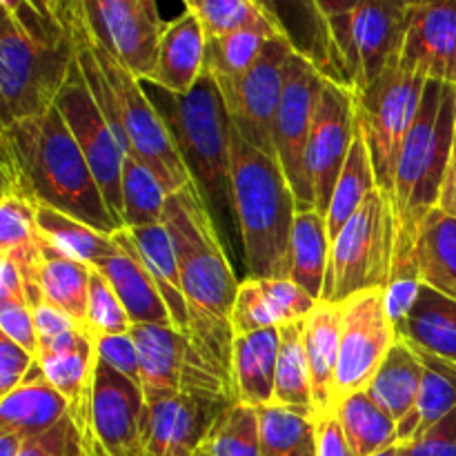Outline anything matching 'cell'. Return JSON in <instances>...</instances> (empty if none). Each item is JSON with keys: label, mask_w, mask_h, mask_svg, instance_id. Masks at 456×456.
Instances as JSON below:
<instances>
[{"label": "cell", "mask_w": 456, "mask_h": 456, "mask_svg": "<svg viewBox=\"0 0 456 456\" xmlns=\"http://www.w3.org/2000/svg\"><path fill=\"white\" fill-rule=\"evenodd\" d=\"M172 136L191 183L203 196L218 230L234 223L232 194V120L216 80L203 71L187 94H172L145 83Z\"/></svg>", "instance_id": "6"}, {"label": "cell", "mask_w": 456, "mask_h": 456, "mask_svg": "<svg viewBox=\"0 0 456 456\" xmlns=\"http://www.w3.org/2000/svg\"><path fill=\"white\" fill-rule=\"evenodd\" d=\"M80 12L92 34L129 67L136 78L147 80L159 56L163 18L138 0H80Z\"/></svg>", "instance_id": "17"}, {"label": "cell", "mask_w": 456, "mask_h": 456, "mask_svg": "<svg viewBox=\"0 0 456 456\" xmlns=\"http://www.w3.org/2000/svg\"><path fill=\"white\" fill-rule=\"evenodd\" d=\"M232 194L248 276L289 279L297 199L276 156L249 145L234 125Z\"/></svg>", "instance_id": "5"}, {"label": "cell", "mask_w": 456, "mask_h": 456, "mask_svg": "<svg viewBox=\"0 0 456 456\" xmlns=\"http://www.w3.org/2000/svg\"><path fill=\"white\" fill-rule=\"evenodd\" d=\"M191 3V0H185V7H187V4H190Z\"/></svg>", "instance_id": "62"}, {"label": "cell", "mask_w": 456, "mask_h": 456, "mask_svg": "<svg viewBox=\"0 0 456 456\" xmlns=\"http://www.w3.org/2000/svg\"><path fill=\"white\" fill-rule=\"evenodd\" d=\"M76 62L74 40L38 43L3 13L0 25V127L34 118L56 105Z\"/></svg>", "instance_id": "8"}, {"label": "cell", "mask_w": 456, "mask_h": 456, "mask_svg": "<svg viewBox=\"0 0 456 456\" xmlns=\"http://www.w3.org/2000/svg\"><path fill=\"white\" fill-rule=\"evenodd\" d=\"M421 379L423 365L419 352L399 338L370 381V386L365 387V392L396 421L399 441L417 412Z\"/></svg>", "instance_id": "30"}, {"label": "cell", "mask_w": 456, "mask_h": 456, "mask_svg": "<svg viewBox=\"0 0 456 456\" xmlns=\"http://www.w3.org/2000/svg\"><path fill=\"white\" fill-rule=\"evenodd\" d=\"M356 132V94L350 87L325 78L316 98L307 142V176H310L314 205L328 214L334 187L350 154Z\"/></svg>", "instance_id": "16"}, {"label": "cell", "mask_w": 456, "mask_h": 456, "mask_svg": "<svg viewBox=\"0 0 456 456\" xmlns=\"http://www.w3.org/2000/svg\"><path fill=\"white\" fill-rule=\"evenodd\" d=\"M294 53L297 52L283 36H274L267 40L258 61L243 78L218 87L236 132L249 145L270 156H274V120Z\"/></svg>", "instance_id": "15"}, {"label": "cell", "mask_w": 456, "mask_h": 456, "mask_svg": "<svg viewBox=\"0 0 456 456\" xmlns=\"http://www.w3.org/2000/svg\"><path fill=\"white\" fill-rule=\"evenodd\" d=\"M92 267L53 252L43 240V263L38 272L43 303L65 312L87 334V305Z\"/></svg>", "instance_id": "33"}, {"label": "cell", "mask_w": 456, "mask_h": 456, "mask_svg": "<svg viewBox=\"0 0 456 456\" xmlns=\"http://www.w3.org/2000/svg\"><path fill=\"white\" fill-rule=\"evenodd\" d=\"M374 190H379V183L377 176H374L372 159H370L363 134H361L359 125H356L350 154H347L346 165H343L341 169V176H338L337 187H334L332 200H330L328 214H325L330 245L337 240V236L341 234L343 227L350 223V218L359 212L361 205L365 203V199H368Z\"/></svg>", "instance_id": "36"}, {"label": "cell", "mask_w": 456, "mask_h": 456, "mask_svg": "<svg viewBox=\"0 0 456 456\" xmlns=\"http://www.w3.org/2000/svg\"><path fill=\"white\" fill-rule=\"evenodd\" d=\"M314 423L316 456H354L337 412L319 414V417H314Z\"/></svg>", "instance_id": "50"}, {"label": "cell", "mask_w": 456, "mask_h": 456, "mask_svg": "<svg viewBox=\"0 0 456 456\" xmlns=\"http://www.w3.org/2000/svg\"><path fill=\"white\" fill-rule=\"evenodd\" d=\"M279 346V328L234 337L230 354V390L234 403L256 410L272 405Z\"/></svg>", "instance_id": "25"}, {"label": "cell", "mask_w": 456, "mask_h": 456, "mask_svg": "<svg viewBox=\"0 0 456 456\" xmlns=\"http://www.w3.org/2000/svg\"><path fill=\"white\" fill-rule=\"evenodd\" d=\"M36 356L0 334V399L16 390L34 368Z\"/></svg>", "instance_id": "49"}, {"label": "cell", "mask_w": 456, "mask_h": 456, "mask_svg": "<svg viewBox=\"0 0 456 456\" xmlns=\"http://www.w3.org/2000/svg\"><path fill=\"white\" fill-rule=\"evenodd\" d=\"M254 4L279 31V36L292 45L298 56L310 61L325 78L347 87L330 20L316 0H254Z\"/></svg>", "instance_id": "21"}, {"label": "cell", "mask_w": 456, "mask_h": 456, "mask_svg": "<svg viewBox=\"0 0 456 456\" xmlns=\"http://www.w3.org/2000/svg\"><path fill=\"white\" fill-rule=\"evenodd\" d=\"M27 439L13 432H0V456H18Z\"/></svg>", "instance_id": "55"}, {"label": "cell", "mask_w": 456, "mask_h": 456, "mask_svg": "<svg viewBox=\"0 0 456 456\" xmlns=\"http://www.w3.org/2000/svg\"><path fill=\"white\" fill-rule=\"evenodd\" d=\"M205 45L208 36L199 16L191 9H185L181 16L165 25L154 71L145 83L172 94L191 92L205 71Z\"/></svg>", "instance_id": "24"}, {"label": "cell", "mask_w": 456, "mask_h": 456, "mask_svg": "<svg viewBox=\"0 0 456 456\" xmlns=\"http://www.w3.org/2000/svg\"><path fill=\"white\" fill-rule=\"evenodd\" d=\"M80 435H83V450H80V456H110L107 450L101 445V441L96 439L92 428H89L87 432H80Z\"/></svg>", "instance_id": "56"}, {"label": "cell", "mask_w": 456, "mask_h": 456, "mask_svg": "<svg viewBox=\"0 0 456 456\" xmlns=\"http://www.w3.org/2000/svg\"><path fill=\"white\" fill-rule=\"evenodd\" d=\"M337 414L354 456H377L399 445L396 421L365 390L338 401Z\"/></svg>", "instance_id": "37"}, {"label": "cell", "mask_w": 456, "mask_h": 456, "mask_svg": "<svg viewBox=\"0 0 456 456\" xmlns=\"http://www.w3.org/2000/svg\"><path fill=\"white\" fill-rule=\"evenodd\" d=\"M436 209H441V212L450 214V216H456V136H454L452 156H450L448 172H445L444 190H441L439 208H436Z\"/></svg>", "instance_id": "53"}, {"label": "cell", "mask_w": 456, "mask_h": 456, "mask_svg": "<svg viewBox=\"0 0 456 456\" xmlns=\"http://www.w3.org/2000/svg\"><path fill=\"white\" fill-rule=\"evenodd\" d=\"M419 359L423 365V379L417 412L399 444H412L417 436L426 435L456 410V363L428 352H419Z\"/></svg>", "instance_id": "39"}, {"label": "cell", "mask_w": 456, "mask_h": 456, "mask_svg": "<svg viewBox=\"0 0 456 456\" xmlns=\"http://www.w3.org/2000/svg\"><path fill=\"white\" fill-rule=\"evenodd\" d=\"M129 234H132L138 256L145 263V267L159 285L160 294H163L165 305L172 314L174 328L190 334V312H187V301L185 294H183L181 267H178L176 249L169 239L167 227L163 223H156V225L129 230Z\"/></svg>", "instance_id": "31"}, {"label": "cell", "mask_w": 456, "mask_h": 456, "mask_svg": "<svg viewBox=\"0 0 456 456\" xmlns=\"http://www.w3.org/2000/svg\"><path fill=\"white\" fill-rule=\"evenodd\" d=\"M65 7H67V16H69L71 20V18L80 12V0H65Z\"/></svg>", "instance_id": "57"}, {"label": "cell", "mask_w": 456, "mask_h": 456, "mask_svg": "<svg viewBox=\"0 0 456 456\" xmlns=\"http://www.w3.org/2000/svg\"><path fill=\"white\" fill-rule=\"evenodd\" d=\"M232 403L230 396L181 395L147 405V452L150 456H196Z\"/></svg>", "instance_id": "19"}, {"label": "cell", "mask_w": 456, "mask_h": 456, "mask_svg": "<svg viewBox=\"0 0 456 456\" xmlns=\"http://www.w3.org/2000/svg\"><path fill=\"white\" fill-rule=\"evenodd\" d=\"M319 301L303 292L289 279H248L240 281L232 307V332L234 337L258 332L267 328L303 321Z\"/></svg>", "instance_id": "22"}, {"label": "cell", "mask_w": 456, "mask_h": 456, "mask_svg": "<svg viewBox=\"0 0 456 456\" xmlns=\"http://www.w3.org/2000/svg\"><path fill=\"white\" fill-rule=\"evenodd\" d=\"M203 448L212 456H263L258 410L232 403Z\"/></svg>", "instance_id": "43"}, {"label": "cell", "mask_w": 456, "mask_h": 456, "mask_svg": "<svg viewBox=\"0 0 456 456\" xmlns=\"http://www.w3.org/2000/svg\"><path fill=\"white\" fill-rule=\"evenodd\" d=\"M396 261V218L386 191L374 190L330 248L321 301L338 305L368 289H387Z\"/></svg>", "instance_id": "7"}, {"label": "cell", "mask_w": 456, "mask_h": 456, "mask_svg": "<svg viewBox=\"0 0 456 456\" xmlns=\"http://www.w3.org/2000/svg\"><path fill=\"white\" fill-rule=\"evenodd\" d=\"M323 80L325 76L310 61L294 53L289 58L283 98L274 120V156L292 187L298 212L316 209L307 176V142Z\"/></svg>", "instance_id": "14"}, {"label": "cell", "mask_w": 456, "mask_h": 456, "mask_svg": "<svg viewBox=\"0 0 456 456\" xmlns=\"http://www.w3.org/2000/svg\"><path fill=\"white\" fill-rule=\"evenodd\" d=\"M80 450H83V435L74 419L67 414L49 432L27 439L18 456H80Z\"/></svg>", "instance_id": "46"}, {"label": "cell", "mask_w": 456, "mask_h": 456, "mask_svg": "<svg viewBox=\"0 0 456 456\" xmlns=\"http://www.w3.org/2000/svg\"><path fill=\"white\" fill-rule=\"evenodd\" d=\"M456 136V85L428 80L412 129L405 138L392 187L396 218V279H419L414 248L423 221L439 208Z\"/></svg>", "instance_id": "4"}, {"label": "cell", "mask_w": 456, "mask_h": 456, "mask_svg": "<svg viewBox=\"0 0 456 456\" xmlns=\"http://www.w3.org/2000/svg\"><path fill=\"white\" fill-rule=\"evenodd\" d=\"M36 361L43 368L47 381L65 396L69 417L74 419L78 430L87 432L92 428L94 381H96L98 363L96 343L85 338L80 346L38 354Z\"/></svg>", "instance_id": "29"}, {"label": "cell", "mask_w": 456, "mask_h": 456, "mask_svg": "<svg viewBox=\"0 0 456 456\" xmlns=\"http://www.w3.org/2000/svg\"><path fill=\"white\" fill-rule=\"evenodd\" d=\"M196 456H212V454H209V452H208V450H205V448H203V450H200V452H199V454H196Z\"/></svg>", "instance_id": "61"}, {"label": "cell", "mask_w": 456, "mask_h": 456, "mask_svg": "<svg viewBox=\"0 0 456 456\" xmlns=\"http://www.w3.org/2000/svg\"><path fill=\"white\" fill-rule=\"evenodd\" d=\"M330 236L325 214L319 209L297 212L292 227V272L289 281L321 301L330 261Z\"/></svg>", "instance_id": "35"}, {"label": "cell", "mask_w": 456, "mask_h": 456, "mask_svg": "<svg viewBox=\"0 0 456 456\" xmlns=\"http://www.w3.org/2000/svg\"><path fill=\"white\" fill-rule=\"evenodd\" d=\"M303 346L310 365L314 412H337V365L341 343V312L338 305L319 301L303 319Z\"/></svg>", "instance_id": "26"}, {"label": "cell", "mask_w": 456, "mask_h": 456, "mask_svg": "<svg viewBox=\"0 0 456 456\" xmlns=\"http://www.w3.org/2000/svg\"><path fill=\"white\" fill-rule=\"evenodd\" d=\"M401 62L423 78L456 85V0H421L410 9Z\"/></svg>", "instance_id": "20"}, {"label": "cell", "mask_w": 456, "mask_h": 456, "mask_svg": "<svg viewBox=\"0 0 456 456\" xmlns=\"http://www.w3.org/2000/svg\"><path fill=\"white\" fill-rule=\"evenodd\" d=\"M377 456H399V445H395V448L386 450V452H379Z\"/></svg>", "instance_id": "60"}, {"label": "cell", "mask_w": 456, "mask_h": 456, "mask_svg": "<svg viewBox=\"0 0 456 456\" xmlns=\"http://www.w3.org/2000/svg\"><path fill=\"white\" fill-rule=\"evenodd\" d=\"M410 9L392 0H363L352 12L330 20L347 87L361 96L401 58Z\"/></svg>", "instance_id": "11"}, {"label": "cell", "mask_w": 456, "mask_h": 456, "mask_svg": "<svg viewBox=\"0 0 456 456\" xmlns=\"http://www.w3.org/2000/svg\"><path fill=\"white\" fill-rule=\"evenodd\" d=\"M263 456H316L314 417L267 405L258 410Z\"/></svg>", "instance_id": "42"}, {"label": "cell", "mask_w": 456, "mask_h": 456, "mask_svg": "<svg viewBox=\"0 0 456 456\" xmlns=\"http://www.w3.org/2000/svg\"><path fill=\"white\" fill-rule=\"evenodd\" d=\"M401 341L456 363V298L421 283L410 310L396 321Z\"/></svg>", "instance_id": "28"}, {"label": "cell", "mask_w": 456, "mask_h": 456, "mask_svg": "<svg viewBox=\"0 0 456 456\" xmlns=\"http://www.w3.org/2000/svg\"><path fill=\"white\" fill-rule=\"evenodd\" d=\"M34 319L36 330H38V350L45 346H52L58 338L67 337V334L76 332V330H80L65 312L49 305V303H40L38 307H34ZM80 332H83V330H80Z\"/></svg>", "instance_id": "51"}, {"label": "cell", "mask_w": 456, "mask_h": 456, "mask_svg": "<svg viewBox=\"0 0 456 456\" xmlns=\"http://www.w3.org/2000/svg\"><path fill=\"white\" fill-rule=\"evenodd\" d=\"M116 252L102 258L94 270L111 285L118 301L127 310L132 325H174L154 276L138 256L129 230L114 234Z\"/></svg>", "instance_id": "23"}, {"label": "cell", "mask_w": 456, "mask_h": 456, "mask_svg": "<svg viewBox=\"0 0 456 456\" xmlns=\"http://www.w3.org/2000/svg\"><path fill=\"white\" fill-rule=\"evenodd\" d=\"M163 225L176 249L183 294L190 312V337L205 359L230 379L232 307L236 281L214 216L194 183L169 194Z\"/></svg>", "instance_id": "2"}, {"label": "cell", "mask_w": 456, "mask_h": 456, "mask_svg": "<svg viewBox=\"0 0 456 456\" xmlns=\"http://www.w3.org/2000/svg\"><path fill=\"white\" fill-rule=\"evenodd\" d=\"M0 303H25L29 305L25 279L12 258L0 256Z\"/></svg>", "instance_id": "52"}, {"label": "cell", "mask_w": 456, "mask_h": 456, "mask_svg": "<svg viewBox=\"0 0 456 456\" xmlns=\"http://www.w3.org/2000/svg\"><path fill=\"white\" fill-rule=\"evenodd\" d=\"M341 343L337 365V403L363 392L395 343L396 323L387 310L386 289H368L338 303ZM338 408V405H337Z\"/></svg>", "instance_id": "12"}, {"label": "cell", "mask_w": 456, "mask_h": 456, "mask_svg": "<svg viewBox=\"0 0 456 456\" xmlns=\"http://www.w3.org/2000/svg\"><path fill=\"white\" fill-rule=\"evenodd\" d=\"M279 34L263 29H243L234 34L218 36V38H208L205 45V71L216 80L218 87L232 85L243 78L270 38Z\"/></svg>", "instance_id": "41"}, {"label": "cell", "mask_w": 456, "mask_h": 456, "mask_svg": "<svg viewBox=\"0 0 456 456\" xmlns=\"http://www.w3.org/2000/svg\"><path fill=\"white\" fill-rule=\"evenodd\" d=\"M392 3L401 4V7H414V4L421 3V0H392Z\"/></svg>", "instance_id": "59"}, {"label": "cell", "mask_w": 456, "mask_h": 456, "mask_svg": "<svg viewBox=\"0 0 456 456\" xmlns=\"http://www.w3.org/2000/svg\"><path fill=\"white\" fill-rule=\"evenodd\" d=\"M0 332L29 354H38V330L31 305L25 303H0Z\"/></svg>", "instance_id": "48"}, {"label": "cell", "mask_w": 456, "mask_h": 456, "mask_svg": "<svg viewBox=\"0 0 456 456\" xmlns=\"http://www.w3.org/2000/svg\"><path fill=\"white\" fill-rule=\"evenodd\" d=\"M36 225H38L43 240L53 252L85 263L89 267L98 265L102 258L114 254L118 248L114 234H102L87 223L67 216L47 205H36Z\"/></svg>", "instance_id": "34"}, {"label": "cell", "mask_w": 456, "mask_h": 456, "mask_svg": "<svg viewBox=\"0 0 456 456\" xmlns=\"http://www.w3.org/2000/svg\"><path fill=\"white\" fill-rule=\"evenodd\" d=\"M169 190L159 176L134 156L123 165V230L163 223Z\"/></svg>", "instance_id": "40"}, {"label": "cell", "mask_w": 456, "mask_h": 456, "mask_svg": "<svg viewBox=\"0 0 456 456\" xmlns=\"http://www.w3.org/2000/svg\"><path fill=\"white\" fill-rule=\"evenodd\" d=\"M303 330H305L303 321L279 328L281 346L272 405L294 410V412L307 414V417H316L310 365H307L305 346H303Z\"/></svg>", "instance_id": "38"}, {"label": "cell", "mask_w": 456, "mask_h": 456, "mask_svg": "<svg viewBox=\"0 0 456 456\" xmlns=\"http://www.w3.org/2000/svg\"><path fill=\"white\" fill-rule=\"evenodd\" d=\"M428 78L399 61L372 89L356 96V125L368 145L379 190L392 194L396 165L412 129Z\"/></svg>", "instance_id": "9"}, {"label": "cell", "mask_w": 456, "mask_h": 456, "mask_svg": "<svg viewBox=\"0 0 456 456\" xmlns=\"http://www.w3.org/2000/svg\"><path fill=\"white\" fill-rule=\"evenodd\" d=\"M69 414L65 396L47 381L36 361L25 381L0 399V432H13L22 439L45 435Z\"/></svg>", "instance_id": "27"}, {"label": "cell", "mask_w": 456, "mask_h": 456, "mask_svg": "<svg viewBox=\"0 0 456 456\" xmlns=\"http://www.w3.org/2000/svg\"><path fill=\"white\" fill-rule=\"evenodd\" d=\"M56 110L74 134L94 178H96L107 209L123 230V165L127 151L120 145L101 107L94 101L78 61L71 67L65 85L56 98Z\"/></svg>", "instance_id": "13"}, {"label": "cell", "mask_w": 456, "mask_h": 456, "mask_svg": "<svg viewBox=\"0 0 456 456\" xmlns=\"http://www.w3.org/2000/svg\"><path fill=\"white\" fill-rule=\"evenodd\" d=\"M147 403L142 390L98 359L92 430L110 456H150L145 441Z\"/></svg>", "instance_id": "18"}, {"label": "cell", "mask_w": 456, "mask_h": 456, "mask_svg": "<svg viewBox=\"0 0 456 456\" xmlns=\"http://www.w3.org/2000/svg\"><path fill=\"white\" fill-rule=\"evenodd\" d=\"M183 4H185V0H183Z\"/></svg>", "instance_id": "63"}, {"label": "cell", "mask_w": 456, "mask_h": 456, "mask_svg": "<svg viewBox=\"0 0 456 456\" xmlns=\"http://www.w3.org/2000/svg\"><path fill=\"white\" fill-rule=\"evenodd\" d=\"M138 3H141L142 7L150 9L151 13H156V16H160V12H159V3H156V0H138Z\"/></svg>", "instance_id": "58"}, {"label": "cell", "mask_w": 456, "mask_h": 456, "mask_svg": "<svg viewBox=\"0 0 456 456\" xmlns=\"http://www.w3.org/2000/svg\"><path fill=\"white\" fill-rule=\"evenodd\" d=\"M0 194L47 205L102 234L120 230L56 105L34 118L0 127Z\"/></svg>", "instance_id": "1"}, {"label": "cell", "mask_w": 456, "mask_h": 456, "mask_svg": "<svg viewBox=\"0 0 456 456\" xmlns=\"http://www.w3.org/2000/svg\"><path fill=\"white\" fill-rule=\"evenodd\" d=\"M185 9L199 16L208 38L234 34L243 29H263L279 34L272 22L263 16L254 0H191Z\"/></svg>", "instance_id": "44"}, {"label": "cell", "mask_w": 456, "mask_h": 456, "mask_svg": "<svg viewBox=\"0 0 456 456\" xmlns=\"http://www.w3.org/2000/svg\"><path fill=\"white\" fill-rule=\"evenodd\" d=\"M414 270L423 285L456 298V216L435 209L423 221L414 248Z\"/></svg>", "instance_id": "32"}, {"label": "cell", "mask_w": 456, "mask_h": 456, "mask_svg": "<svg viewBox=\"0 0 456 456\" xmlns=\"http://www.w3.org/2000/svg\"><path fill=\"white\" fill-rule=\"evenodd\" d=\"M98 359L123 374L132 383L141 387V359H138V347L132 334H118V337H105L96 343ZM142 390V387H141Z\"/></svg>", "instance_id": "47"}, {"label": "cell", "mask_w": 456, "mask_h": 456, "mask_svg": "<svg viewBox=\"0 0 456 456\" xmlns=\"http://www.w3.org/2000/svg\"><path fill=\"white\" fill-rule=\"evenodd\" d=\"M359 3H363V0H316V4H319L321 12L325 13V18H328V20L341 16V13L352 12V9H354Z\"/></svg>", "instance_id": "54"}, {"label": "cell", "mask_w": 456, "mask_h": 456, "mask_svg": "<svg viewBox=\"0 0 456 456\" xmlns=\"http://www.w3.org/2000/svg\"><path fill=\"white\" fill-rule=\"evenodd\" d=\"M145 403L181 395L230 396V379L205 359L190 334L174 325H132Z\"/></svg>", "instance_id": "10"}, {"label": "cell", "mask_w": 456, "mask_h": 456, "mask_svg": "<svg viewBox=\"0 0 456 456\" xmlns=\"http://www.w3.org/2000/svg\"><path fill=\"white\" fill-rule=\"evenodd\" d=\"M132 330L127 310L118 301L111 285L92 267L89 279V305H87V337L98 343L105 337H118Z\"/></svg>", "instance_id": "45"}, {"label": "cell", "mask_w": 456, "mask_h": 456, "mask_svg": "<svg viewBox=\"0 0 456 456\" xmlns=\"http://www.w3.org/2000/svg\"><path fill=\"white\" fill-rule=\"evenodd\" d=\"M69 34L80 74L127 156L145 163L169 194L190 185V172L142 80L92 34L83 12L69 20Z\"/></svg>", "instance_id": "3"}]
</instances>
